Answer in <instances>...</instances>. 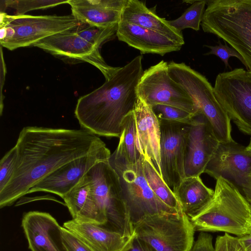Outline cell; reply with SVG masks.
<instances>
[{"label":"cell","instance_id":"8","mask_svg":"<svg viewBox=\"0 0 251 251\" xmlns=\"http://www.w3.org/2000/svg\"><path fill=\"white\" fill-rule=\"evenodd\" d=\"M100 226L123 235L133 232L126 217L119 176L108 160L99 162L88 172Z\"/></svg>","mask_w":251,"mask_h":251},{"label":"cell","instance_id":"4","mask_svg":"<svg viewBox=\"0 0 251 251\" xmlns=\"http://www.w3.org/2000/svg\"><path fill=\"white\" fill-rule=\"evenodd\" d=\"M108 161L119 176L126 215L133 234L134 226L146 218L180 211L181 208L177 211L167 205L153 192L143 173L142 156L136 162L131 163L117 146Z\"/></svg>","mask_w":251,"mask_h":251},{"label":"cell","instance_id":"21","mask_svg":"<svg viewBox=\"0 0 251 251\" xmlns=\"http://www.w3.org/2000/svg\"><path fill=\"white\" fill-rule=\"evenodd\" d=\"M63 227L75 234L94 251H122L132 237L124 236L96 224L77 222L73 219L65 222Z\"/></svg>","mask_w":251,"mask_h":251},{"label":"cell","instance_id":"13","mask_svg":"<svg viewBox=\"0 0 251 251\" xmlns=\"http://www.w3.org/2000/svg\"><path fill=\"white\" fill-rule=\"evenodd\" d=\"M159 121L161 177L174 193L185 178V152L189 124Z\"/></svg>","mask_w":251,"mask_h":251},{"label":"cell","instance_id":"3","mask_svg":"<svg viewBox=\"0 0 251 251\" xmlns=\"http://www.w3.org/2000/svg\"><path fill=\"white\" fill-rule=\"evenodd\" d=\"M190 220L195 231L241 237L251 234V203L235 186L220 177L211 201Z\"/></svg>","mask_w":251,"mask_h":251},{"label":"cell","instance_id":"39","mask_svg":"<svg viewBox=\"0 0 251 251\" xmlns=\"http://www.w3.org/2000/svg\"><path fill=\"white\" fill-rule=\"evenodd\" d=\"M246 149L248 151H249L251 153V137L250 139V143L247 147H246Z\"/></svg>","mask_w":251,"mask_h":251},{"label":"cell","instance_id":"22","mask_svg":"<svg viewBox=\"0 0 251 251\" xmlns=\"http://www.w3.org/2000/svg\"><path fill=\"white\" fill-rule=\"evenodd\" d=\"M121 21L153 30L183 45L184 44L182 33L171 26L168 20L149 9L143 1L126 0Z\"/></svg>","mask_w":251,"mask_h":251},{"label":"cell","instance_id":"35","mask_svg":"<svg viewBox=\"0 0 251 251\" xmlns=\"http://www.w3.org/2000/svg\"><path fill=\"white\" fill-rule=\"evenodd\" d=\"M191 251H214L212 235L206 232H201Z\"/></svg>","mask_w":251,"mask_h":251},{"label":"cell","instance_id":"10","mask_svg":"<svg viewBox=\"0 0 251 251\" xmlns=\"http://www.w3.org/2000/svg\"><path fill=\"white\" fill-rule=\"evenodd\" d=\"M213 87L230 120L241 132L251 136V73L242 68L220 73Z\"/></svg>","mask_w":251,"mask_h":251},{"label":"cell","instance_id":"18","mask_svg":"<svg viewBox=\"0 0 251 251\" xmlns=\"http://www.w3.org/2000/svg\"><path fill=\"white\" fill-rule=\"evenodd\" d=\"M133 111L138 150L145 159L152 164L161 177L159 121L151 107L138 97Z\"/></svg>","mask_w":251,"mask_h":251},{"label":"cell","instance_id":"5","mask_svg":"<svg viewBox=\"0 0 251 251\" xmlns=\"http://www.w3.org/2000/svg\"><path fill=\"white\" fill-rule=\"evenodd\" d=\"M201 26L235 49L251 73V0H206Z\"/></svg>","mask_w":251,"mask_h":251},{"label":"cell","instance_id":"9","mask_svg":"<svg viewBox=\"0 0 251 251\" xmlns=\"http://www.w3.org/2000/svg\"><path fill=\"white\" fill-rule=\"evenodd\" d=\"M195 231L182 209L175 214L146 218L133 227V233L157 251H191Z\"/></svg>","mask_w":251,"mask_h":251},{"label":"cell","instance_id":"29","mask_svg":"<svg viewBox=\"0 0 251 251\" xmlns=\"http://www.w3.org/2000/svg\"><path fill=\"white\" fill-rule=\"evenodd\" d=\"M69 0H0V10L3 8L4 11L7 7L15 10V15H25V13L30 11L47 9L62 4H68Z\"/></svg>","mask_w":251,"mask_h":251},{"label":"cell","instance_id":"25","mask_svg":"<svg viewBox=\"0 0 251 251\" xmlns=\"http://www.w3.org/2000/svg\"><path fill=\"white\" fill-rule=\"evenodd\" d=\"M142 167L147 182L154 194L167 205L179 211L181 207L175 194L165 183L152 164L143 157Z\"/></svg>","mask_w":251,"mask_h":251},{"label":"cell","instance_id":"12","mask_svg":"<svg viewBox=\"0 0 251 251\" xmlns=\"http://www.w3.org/2000/svg\"><path fill=\"white\" fill-rule=\"evenodd\" d=\"M204 173L227 180L251 203V153L233 140L220 143Z\"/></svg>","mask_w":251,"mask_h":251},{"label":"cell","instance_id":"14","mask_svg":"<svg viewBox=\"0 0 251 251\" xmlns=\"http://www.w3.org/2000/svg\"><path fill=\"white\" fill-rule=\"evenodd\" d=\"M75 28L50 36L33 46L66 60L90 63L102 73L105 80L109 79L120 67L107 64L100 53V49L81 38Z\"/></svg>","mask_w":251,"mask_h":251},{"label":"cell","instance_id":"19","mask_svg":"<svg viewBox=\"0 0 251 251\" xmlns=\"http://www.w3.org/2000/svg\"><path fill=\"white\" fill-rule=\"evenodd\" d=\"M116 36L119 40L139 50L141 53L164 56L179 51L183 46L158 32L122 21L118 23Z\"/></svg>","mask_w":251,"mask_h":251},{"label":"cell","instance_id":"16","mask_svg":"<svg viewBox=\"0 0 251 251\" xmlns=\"http://www.w3.org/2000/svg\"><path fill=\"white\" fill-rule=\"evenodd\" d=\"M111 152L104 146L64 164L31 187L27 194L37 192L54 194L63 198L96 164L109 160Z\"/></svg>","mask_w":251,"mask_h":251},{"label":"cell","instance_id":"27","mask_svg":"<svg viewBox=\"0 0 251 251\" xmlns=\"http://www.w3.org/2000/svg\"><path fill=\"white\" fill-rule=\"evenodd\" d=\"M192 5L182 15L173 20L168 21L170 25L179 32L185 28H192L196 31L200 30L206 0L185 1Z\"/></svg>","mask_w":251,"mask_h":251},{"label":"cell","instance_id":"34","mask_svg":"<svg viewBox=\"0 0 251 251\" xmlns=\"http://www.w3.org/2000/svg\"><path fill=\"white\" fill-rule=\"evenodd\" d=\"M214 251H245V250L238 237L225 233L217 237Z\"/></svg>","mask_w":251,"mask_h":251},{"label":"cell","instance_id":"28","mask_svg":"<svg viewBox=\"0 0 251 251\" xmlns=\"http://www.w3.org/2000/svg\"><path fill=\"white\" fill-rule=\"evenodd\" d=\"M118 25L101 28L81 23L75 30L85 41L100 49L104 43L113 40L116 36Z\"/></svg>","mask_w":251,"mask_h":251},{"label":"cell","instance_id":"37","mask_svg":"<svg viewBox=\"0 0 251 251\" xmlns=\"http://www.w3.org/2000/svg\"><path fill=\"white\" fill-rule=\"evenodd\" d=\"M2 46L0 47V114L2 115L3 108L4 96L2 94V88L4 83L5 76L6 74V66L3 58Z\"/></svg>","mask_w":251,"mask_h":251},{"label":"cell","instance_id":"17","mask_svg":"<svg viewBox=\"0 0 251 251\" xmlns=\"http://www.w3.org/2000/svg\"><path fill=\"white\" fill-rule=\"evenodd\" d=\"M22 226L31 251H67L62 226L50 214L37 211L25 213Z\"/></svg>","mask_w":251,"mask_h":251},{"label":"cell","instance_id":"32","mask_svg":"<svg viewBox=\"0 0 251 251\" xmlns=\"http://www.w3.org/2000/svg\"><path fill=\"white\" fill-rule=\"evenodd\" d=\"M225 45H223L219 40L218 45L217 46L204 45V47L210 49V51L204 55L213 54L218 56L224 63L226 68L231 69L228 63V60L230 57H236L245 66V62L240 54L233 48L228 47L226 42H225Z\"/></svg>","mask_w":251,"mask_h":251},{"label":"cell","instance_id":"2","mask_svg":"<svg viewBox=\"0 0 251 251\" xmlns=\"http://www.w3.org/2000/svg\"><path fill=\"white\" fill-rule=\"evenodd\" d=\"M142 58L135 57L101 86L79 98L75 115L81 128L98 136L120 137L123 121L133 111L138 99Z\"/></svg>","mask_w":251,"mask_h":251},{"label":"cell","instance_id":"26","mask_svg":"<svg viewBox=\"0 0 251 251\" xmlns=\"http://www.w3.org/2000/svg\"><path fill=\"white\" fill-rule=\"evenodd\" d=\"M119 138L118 146L125 153L130 162H136L142 155L137 146L136 128L133 111L129 113L124 119L122 131Z\"/></svg>","mask_w":251,"mask_h":251},{"label":"cell","instance_id":"23","mask_svg":"<svg viewBox=\"0 0 251 251\" xmlns=\"http://www.w3.org/2000/svg\"><path fill=\"white\" fill-rule=\"evenodd\" d=\"M87 173L62 199L73 220L102 226Z\"/></svg>","mask_w":251,"mask_h":251},{"label":"cell","instance_id":"31","mask_svg":"<svg viewBox=\"0 0 251 251\" xmlns=\"http://www.w3.org/2000/svg\"><path fill=\"white\" fill-rule=\"evenodd\" d=\"M17 153L15 146L8 151L0 161V192L3 190L13 177Z\"/></svg>","mask_w":251,"mask_h":251},{"label":"cell","instance_id":"20","mask_svg":"<svg viewBox=\"0 0 251 251\" xmlns=\"http://www.w3.org/2000/svg\"><path fill=\"white\" fill-rule=\"evenodd\" d=\"M126 0H69L72 15L79 22L105 28L118 25Z\"/></svg>","mask_w":251,"mask_h":251},{"label":"cell","instance_id":"33","mask_svg":"<svg viewBox=\"0 0 251 251\" xmlns=\"http://www.w3.org/2000/svg\"><path fill=\"white\" fill-rule=\"evenodd\" d=\"M61 235L67 251H94L75 234L63 226L61 227Z\"/></svg>","mask_w":251,"mask_h":251},{"label":"cell","instance_id":"11","mask_svg":"<svg viewBox=\"0 0 251 251\" xmlns=\"http://www.w3.org/2000/svg\"><path fill=\"white\" fill-rule=\"evenodd\" d=\"M168 63L161 60L144 71L137 87L138 97L152 107L163 104L195 114L198 108L185 90L170 76Z\"/></svg>","mask_w":251,"mask_h":251},{"label":"cell","instance_id":"30","mask_svg":"<svg viewBox=\"0 0 251 251\" xmlns=\"http://www.w3.org/2000/svg\"><path fill=\"white\" fill-rule=\"evenodd\" d=\"M151 108L159 120L186 124L190 123L195 114L189 113L176 107L163 104H157Z\"/></svg>","mask_w":251,"mask_h":251},{"label":"cell","instance_id":"1","mask_svg":"<svg viewBox=\"0 0 251 251\" xmlns=\"http://www.w3.org/2000/svg\"><path fill=\"white\" fill-rule=\"evenodd\" d=\"M105 145L99 136L82 128L23 127L15 145L17 158L14 174L0 192V207L12 205L64 164Z\"/></svg>","mask_w":251,"mask_h":251},{"label":"cell","instance_id":"7","mask_svg":"<svg viewBox=\"0 0 251 251\" xmlns=\"http://www.w3.org/2000/svg\"><path fill=\"white\" fill-rule=\"evenodd\" d=\"M168 66L171 78L185 90L198 109L206 116L220 143L232 141L231 120L217 100L214 87L205 76L184 63L171 61Z\"/></svg>","mask_w":251,"mask_h":251},{"label":"cell","instance_id":"24","mask_svg":"<svg viewBox=\"0 0 251 251\" xmlns=\"http://www.w3.org/2000/svg\"><path fill=\"white\" fill-rule=\"evenodd\" d=\"M183 212L191 219L212 199L214 190L206 186L200 176L184 178L174 193Z\"/></svg>","mask_w":251,"mask_h":251},{"label":"cell","instance_id":"15","mask_svg":"<svg viewBox=\"0 0 251 251\" xmlns=\"http://www.w3.org/2000/svg\"><path fill=\"white\" fill-rule=\"evenodd\" d=\"M219 144L209 121L198 110L189 123L186 137L185 178L200 176Z\"/></svg>","mask_w":251,"mask_h":251},{"label":"cell","instance_id":"36","mask_svg":"<svg viewBox=\"0 0 251 251\" xmlns=\"http://www.w3.org/2000/svg\"><path fill=\"white\" fill-rule=\"evenodd\" d=\"M122 251H157L149 243L133 234L127 246Z\"/></svg>","mask_w":251,"mask_h":251},{"label":"cell","instance_id":"6","mask_svg":"<svg viewBox=\"0 0 251 251\" xmlns=\"http://www.w3.org/2000/svg\"><path fill=\"white\" fill-rule=\"evenodd\" d=\"M80 23L72 15H9L0 12V45L10 50L33 46L50 36L74 29Z\"/></svg>","mask_w":251,"mask_h":251},{"label":"cell","instance_id":"38","mask_svg":"<svg viewBox=\"0 0 251 251\" xmlns=\"http://www.w3.org/2000/svg\"><path fill=\"white\" fill-rule=\"evenodd\" d=\"M245 251H251V234L239 237Z\"/></svg>","mask_w":251,"mask_h":251}]
</instances>
